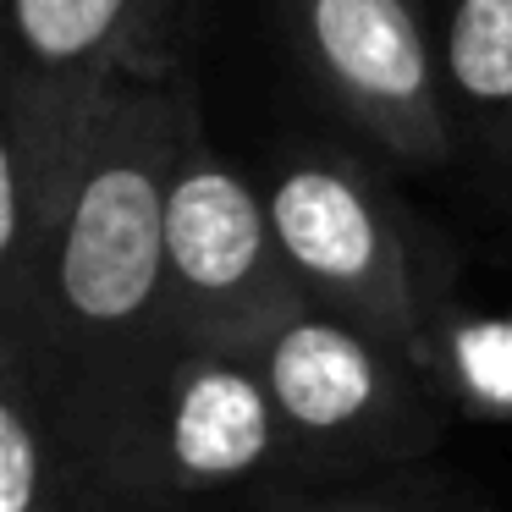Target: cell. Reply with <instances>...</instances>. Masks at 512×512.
<instances>
[{
    "label": "cell",
    "instance_id": "obj_9",
    "mask_svg": "<svg viewBox=\"0 0 512 512\" xmlns=\"http://www.w3.org/2000/svg\"><path fill=\"white\" fill-rule=\"evenodd\" d=\"M457 155L512 188V0H430Z\"/></svg>",
    "mask_w": 512,
    "mask_h": 512
},
{
    "label": "cell",
    "instance_id": "obj_7",
    "mask_svg": "<svg viewBox=\"0 0 512 512\" xmlns=\"http://www.w3.org/2000/svg\"><path fill=\"white\" fill-rule=\"evenodd\" d=\"M122 83L39 78L6 67L0 83V325H23L39 303L50 243L100 144Z\"/></svg>",
    "mask_w": 512,
    "mask_h": 512
},
{
    "label": "cell",
    "instance_id": "obj_3",
    "mask_svg": "<svg viewBox=\"0 0 512 512\" xmlns=\"http://www.w3.org/2000/svg\"><path fill=\"white\" fill-rule=\"evenodd\" d=\"M303 298L386 336L441 386L446 254L353 144L287 138L259 171Z\"/></svg>",
    "mask_w": 512,
    "mask_h": 512
},
{
    "label": "cell",
    "instance_id": "obj_5",
    "mask_svg": "<svg viewBox=\"0 0 512 512\" xmlns=\"http://www.w3.org/2000/svg\"><path fill=\"white\" fill-rule=\"evenodd\" d=\"M303 303L281 254L265 182L248 177L193 111L166 193V325L193 342L248 347Z\"/></svg>",
    "mask_w": 512,
    "mask_h": 512
},
{
    "label": "cell",
    "instance_id": "obj_6",
    "mask_svg": "<svg viewBox=\"0 0 512 512\" xmlns=\"http://www.w3.org/2000/svg\"><path fill=\"white\" fill-rule=\"evenodd\" d=\"M303 78L397 166L457 160L430 0H281Z\"/></svg>",
    "mask_w": 512,
    "mask_h": 512
},
{
    "label": "cell",
    "instance_id": "obj_4",
    "mask_svg": "<svg viewBox=\"0 0 512 512\" xmlns=\"http://www.w3.org/2000/svg\"><path fill=\"white\" fill-rule=\"evenodd\" d=\"M243 353L276 402L292 485L380 479L441 446V386L347 314L303 298Z\"/></svg>",
    "mask_w": 512,
    "mask_h": 512
},
{
    "label": "cell",
    "instance_id": "obj_10",
    "mask_svg": "<svg viewBox=\"0 0 512 512\" xmlns=\"http://www.w3.org/2000/svg\"><path fill=\"white\" fill-rule=\"evenodd\" d=\"M243 512H446L430 490L397 479H342V485H259L243 496Z\"/></svg>",
    "mask_w": 512,
    "mask_h": 512
},
{
    "label": "cell",
    "instance_id": "obj_8",
    "mask_svg": "<svg viewBox=\"0 0 512 512\" xmlns=\"http://www.w3.org/2000/svg\"><path fill=\"white\" fill-rule=\"evenodd\" d=\"M193 0H6V67L39 78H166L182 72Z\"/></svg>",
    "mask_w": 512,
    "mask_h": 512
},
{
    "label": "cell",
    "instance_id": "obj_11",
    "mask_svg": "<svg viewBox=\"0 0 512 512\" xmlns=\"http://www.w3.org/2000/svg\"><path fill=\"white\" fill-rule=\"evenodd\" d=\"M188 512H210V507H188Z\"/></svg>",
    "mask_w": 512,
    "mask_h": 512
},
{
    "label": "cell",
    "instance_id": "obj_1",
    "mask_svg": "<svg viewBox=\"0 0 512 512\" xmlns=\"http://www.w3.org/2000/svg\"><path fill=\"white\" fill-rule=\"evenodd\" d=\"M199 94L188 72L127 78L105 111L100 144L50 243L39 303L23 325H0L6 342L39 358L56 397H83L166 325V193Z\"/></svg>",
    "mask_w": 512,
    "mask_h": 512
},
{
    "label": "cell",
    "instance_id": "obj_2",
    "mask_svg": "<svg viewBox=\"0 0 512 512\" xmlns=\"http://www.w3.org/2000/svg\"><path fill=\"white\" fill-rule=\"evenodd\" d=\"M89 479L133 512H188L287 479V435L243 347L166 331L83 397H56Z\"/></svg>",
    "mask_w": 512,
    "mask_h": 512
}]
</instances>
